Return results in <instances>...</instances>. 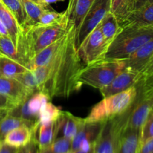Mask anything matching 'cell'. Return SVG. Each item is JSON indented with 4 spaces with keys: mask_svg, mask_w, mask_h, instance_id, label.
Instances as JSON below:
<instances>
[{
    "mask_svg": "<svg viewBox=\"0 0 153 153\" xmlns=\"http://www.w3.org/2000/svg\"><path fill=\"white\" fill-rule=\"evenodd\" d=\"M75 35L73 27L67 25L61 44L51 61L44 65L46 76L40 91L50 99L68 97L82 88L78 76L85 66L75 45Z\"/></svg>",
    "mask_w": 153,
    "mask_h": 153,
    "instance_id": "6da1fadb",
    "label": "cell"
},
{
    "mask_svg": "<svg viewBox=\"0 0 153 153\" xmlns=\"http://www.w3.org/2000/svg\"><path fill=\"white\" fill-rule=\"evenodd\" d=\"M153 38V27L126 26L121 28L105 55L107 61H123Z\"/></svg>",
    "mask_w": 153,
    "mask_h": 153,
    "instance_id": "7a4b0ae2",
    "label": "cell"
},
{
    "mask_svg": "<svg viewBox=\"0 0 153 153\" xmlns=\"http://www.w3.org/2000/svg\"><path fill=\"white\" fill-rule=\"evenodd\" d=\"M137 93V87L133 86L123 92L105 97L92 108L89 114L85 118V121L86 123L104 122L123 114L134 104Z\"/></svg>",
    "mask_w": 153,
    "mask_h": 153,
    "instance_id": "3957f363",
    "label": "cell"
},
{
    "mask_svg": "<svg viewBox=\"0 0 153 153\" xmlns=\"http://www.w3.org/2000/svg\"><path fill=\"white\" fill-rule=\"evenodd\" d=\"M124 70L123 61L102 60L93 64L85 66L78 76L81 85H88L97 89H102Z\"/></svg>",
    "mask_w": 153,
    "mask_h": 153,
    "instance_id": "277c9868",
    "label": "cell"
},
{
    "mask_svg": "<svg viewBox=\"0 0 153 153\" xmlns=\"http://www.w3.org/2000/svg\"><path fill=\"white\" fill-rule=\"evenodd\" d=\"M130 108L123 114L105 122L94 142V153H117L120 137L126 126Z\"/></svg>",
    "mask_w": 153,
    "mask_h": 153,
    "instance_id": "5b68a950",
    "label": "cell"
},
{
    "mask_svg": "<svg viewBox=\"0 0 153 153\" xmlns=\"http://www.w3.org/2000/svg\"><path fill=\"white\" fill-rule=\"evenodd\" d=\"M108 46L98 25L78 49L79 58L85 66L102 61Z\"/></svg>",
    "mask_w": 153,
    "mask_h": 153,
    "instance_id": "8992f818",
    "label": "cell"
},
{
    "mask_svg": "<svg viewBox=\"0 0 153 153\" xmlns=\"http://www.w3.org/2000/svg\"><path fill=\"white\" fill-rule=\"evenodd\" d=\"M110 7L111 0H93L92 4L75 37L76 49H79L90 33L95 29L102 18L110 11Z\"/></svg>",
    "mask_w": 153,
    "mask_h": 153,
    "instance_id": "52a82bcc",
    "label": "cell"
},
{
    "mask_svg": "<svg viewBox=\"0 0 153 153\" xmlns=\"http://www.w3.org/2000/svg\"><path fill=\"white\" fill-rule=\"evenodd\" d=\"M50 97L42 91H37L30 96L22 104L10 110L7 114L37 122L40 111Z\"/></svg>",
    "mask_w": 153,
    "mask_h": 153,
    "instance_id": "ba28073f",
    "label": "cell"
},
{
    "mask_svg": "<svg viewBox=\"0 0 153 153\" xmlns=\"http://www.w3.org/2000/svg\"><path fill=\"white\" fill-rule=\"evenodd\" d=\"M140 79V73L124 69L111 83L100 89L103 98L123 92L131 87L135 86Z\"/></svg>",
    "mask_w": 153,
    "mask_h": 153,
    "instance_id": "9c48e42d",
    "label": "cell"
},
{
    "mask_svg": "<svg viewBox=\"0 0 153 153\" xmlns=\"http://www.w3.org/2000/svg\"><path fill=\"white\" fill-rule=\"evenodd\" d=\"M153 56V38L140 46L126 59L123 60L124 69L141 73Z\"/></svg>",
    "mask_w": 153,
    "mask_h": 153,
    "instance_id": "30bf717a",
    "label": "cell"
},
{
    "mask_svg": "<svg viewBox=\"0 0 153 153\" xmlns=\"http://www.w3.org/2000/svg\"><path fill=\"white\" fill-rule=\"evenodd\" d=\"M92 2V0H69L68 6L65 10L67 18V25L73 27L76 32V35Z\"/></svg>",
    "mask_w": 153,
    "mask_h": 153,
    "instance_id": "8fae6325",
    "label": "cell"
},
{
    "mask_svg": "<svg viewBox=\"0 0 153 153\" xmlns=\"http://www.w3.org/2000/svg\"><path fill=\"white\" fill-rule=\"evenodd\" d=\"M0 94L9 97L19 105L32 95L33 93L16 79L0 76Z\"/></svg>",
    "mask_w": 153,
    "mask_h": 153,
    "instance_id": "7c38bea8",
    "label": "cell"
},
{
    "mask_svg": "<svg viewBox=\"0 0 153 153\" xmlns=\"http://www.w3.org/2000/svg\"><path fill=\"white\" fill-rule=\"evenodd\" d=\"M84 122L82 118L75 117L68 111H63L57 120L56 138L63 137L73 140Z\"/></svg>",
    "mask_w": 153,
    "mask_h": 153,
    "instance_id": "4fadbf2b",
    "label": "cell"
},
{
    "mask_svg": "<svg viewBox=\"0 0 153 153\" xmlns=\"http://www.w3.org/2000/svg\"><path fill=\"white\" fill-rule=\"evenodd\" d=\"M120 25L121 28L126 26L153 27V3L133 10Z\"/></svg>",
    "mask_w": 153,
    "mask_h": 153,
    "instance_id": "5bb4252c",
    "label": "cell"
},
{
    "mask_svg": "<svg viewBox=\"0 0 153 153\" xmlns=\"http://www.w3.org/2000/svg\"><path fill=\"white\" fill-rule=\"evenodd\" d=\"M105 122V121L97 123H86L85 121L72 140L71 150L74 152L79 150L81 143L84 140H88L91 143H94Z\"/></svg>",
    "mask_w": 153,
    "mask_h": 153,
    "instance_id": "9a60e30c",
    "label": "cell"
},
{
    "mask_svg": "<svg viewBox=\"0 0 153 153\" xmlns=\"http://www.w3.org/2000/svg\"><path fill=\"white\" fill-rule=\"evenodd\" d=\"M57 121L43 124H36L34 128L33 140L38 149L47 147L56 139Z\"/></svg>",
    "mask_w": 153,
    "mask_h": 153,
    "instance_id": "2e32d148",
    "label": "cell"
},
{
    "mask_svg": "<svg viewBox=\"0 0 153 153\" xmlns=\"http://www.w3.org/2000/svg\"><path fill=\"white\" fill-rule=\"evenodd\" d=\"M140 140V131L126 127L120 137L117 153H138Z\"/></svg>",
    "mask_w": 153,
    "mask_h": 153,
    "instance_id": "e0dca14e",
    "label": "cell"
},
{
    "mask_svg": "<svg viewBox=\"0 0 153 153\" xmlns=\"http://www.w3.org/2000/svg\"><path fill=\"white\" fill-rule=\"evenodd\" d=\"M34 137V129L26 126H21L12 130L4 137L3 143L19 149L28 145Z\"/></svg>",
    "mask_w": 153,
    "mask_h": 153,
    "instance_id": "ac0fdd59",
    "label": "cell"
},
{
    "mask_svg": "<svg viewBox=\"0 0 153 153\" xmlns=\"http://www.w3.org/2000/svg\"><path fill=\"white\" fill-rule=\"evenodd\" d=\"M0 20L7 29L10 38L14 46H16L18 39L22 31V28L19 25L17 21L10 10L4 6L0 0Z\"/></svg>",
    "mask_w": 153,
    "mask_h": 153,
    "instance_id": "d6986e66",
    "label": "cell"
},
{
    "mask_svg": "<svg viewBox=\"0 0 153 153\" xmlns=\"http://www.w3.org/2000/svg\"><path fill=\"white\" fill-rule=\"evenodd\" d=\"M36 124L37 122L35 121L28 120L23 118L7 114L0 121V142H3L4 137L12 130L25 126L34 129Z\"/></svg>",
    "mask_w": 153,
    "mask_h": 153,
    "instance_id": "ffe728a7",
    "label": "cell"
},
{
    "mask_svg": "<svg viewBox=\"0 0 153 153\" xmlns=\"http://www.w3.org/2000/svg\"><path fill=\"white\" fill-rule=\"evenodd\" d=\"M99 25L105 40L109 45L121 29L117 19L111 11L102 18Z\"/></svg>",
    "mask_w": 153,
    "mask_h": 153,
    "instance_id": "44dd1931",
    "label": "cell"
},
{
    "mask_svg": "<svg viewBox=\"0 0 153 153\" xmlns=\"http://www.w3.org/2000/svg\"><path fill=\"white\" fill-rule=\"evenodd\" d=\"M28 69L17 61L0 55V76L15 79Z\"/></svg>",
    "mask_w": 153,
    "mask_h": 153,
    "instance_id": "7402d4cb",
    "label": "cell"
},
{
    "mask_svg": "<svg viewBox=\"0 0 153 153\" xmlns=\"http://www.w3.org/2000/svg\"><path fill=\"white\" fill-rule=\"evenodd\" d=\"M22 2L27 16L26 24L25 27L37 25L42 14L46 10L51 9L49 5H43L31 0H22Z\"/></svg>",
    "mask_w": 153,
    "mask_h": 153,
    "instance_id": "603a6c76",
    "label": "cell"
},
{
    "mask_svg": "<svg viewBox=\"0 0 153 153\" xmlns=\"http://www.w3.org/2000/svg\"><path fill=\"white\" fill-rule=\"evenodd\" d=\"M135 0H111L110 11L120 24L134 10Z\"/></svg>",
    "mask_w": 153,
    "mask_h": 153,
    "instance_id": "cb8c5ba5",
    "label": "cell"
},
{
    "mask_svg": "<svg viewBox=\"0 0 153 153\" xmlns=\"http://www.w3.org/2000/svg\"><path fill=\"white\" fill-rule=\"evenodd\" d=\"M63 37H64V36H63ZM63 37H61V38H60L59 40L54 42V43H52L51 45L48 46L47 47L42 49L40 52H38V53L34 56L32 62V69L37 67H41V66L46 65V64H47L48 63L51 61L52 57L54 56L55 52H57L58 49L59 48L60 45L61 44ZM32 69H31V70H32Z\"/></svg>",
    "mask_w": 153,
    "mask_h": 153,
    "instance_id": "d4e9b609",
    "label": "cell"
},
{
    "mask_svg": "<svg viewBox=\"0 0 153 153\" xmlns=\"http://www.w3.org/2000/svg\"><path fill=\"white\" fill-rule=\"evenodd\" d=\"M63 111L60 108L50 102L45 104L40 111L37 117V124L47 123L50 122H55L59 119Z\"/></svg>",
    "mask_w": 153,
    "mask_h": 153,
    "instance_id": "484cf974",
    "label": "cell"
},
{
    "mask_svg": "<svg viewBox=\"0 0 153 153\" xmlns=\"http://www.w3.org/2000/svg\"><path fill=\"white\" fill-rule=\"evenodd\" d=\"M1 2L13 15L21 28H24L26 24L27 16L22 0H1Z\"/></svg>",
    "mask_w": 153,
    "mask_h": 153,
    "instance_id": "4316f807",
    "label": "cell"
},
{
    "mask_svg": "<svg viewBox=\"0 0 153 153\" xmlns=\"http://www.w3.org/2000/svg\"><path fill=\"white\" fill-rule=\"evenodd\" d=\"M135 86L138 92H145L153 88V56L140 73V79Z\"/></svg>",
    "mask_w": 153,
    "mask_h": 153,
    "instance_id": "83f0119b",
    "label": "cell"
},
{
    "mask_svg": "<svg viewBox=\"0 0 153 153\" xmlns=\"http://www.w3.org/2000/svg\"><path fill=\"white\" fill-rule=\"evenodd\" d=\"M0 55L14 60L22 64L17 49L10 37L0 35Z\"/></svg>",
    "mask_w": 153,
    "mask_h": 153,
    "instance_id": "f1b7e54d",
    "label": "cell"
},
{
    "mask_svg": "<svg viewBox=\"0 0 153 153\" xmlns=\"http://www.w3.org/2000/svg\"><path fill=\"white\" fill-rule=\"evenodd\" d=\"M66 20H67L66 11L58 13L51 8L42 14L37 25H42V26H48V25L61 23Z\"/></svg>",
    "mask_w": 153,
    "mask_h": 153,
    "instance_id": "f546056e",
    "label": "cell"
},
{
    "mask_svg": "<svg viewBox=\"0 0 153 153\" xmlns=\"http://www.w3.org/2000/svg\"><path fill=\"white\" fill-rule=\"evenodd\" d=\"M72 140L66 137H57L49 146L38 149L40 153H66L71 149Z\"/></svg>",
    "mask_w": 153,
    "mask_h": 153,
    "instance_id": "4dcf8cb0",
    "label": "cell"
},
{
    "mask_svg": "<svg viewBox=\"0 0 153 153\" xmlns=\"http://www.w3.org/2000/svg\"><path fill=\"white\" fill-rule=\"evenodd\" d=\"M151 138H153V109L148 115L140 129V146Z\"/></svg>",
    "mask_w": 153,
    "mask_h": 153,
    "instance_id": "1f68e13d",
    "label": "cell"
},
{
    "mask_svg": "<svg viewBox=\"0 0 153 153\" xmlns=\"http://www.w3.org/2000/svg\"><path fill=\"white\" fill-rule=\"evenodd\" d=\"M18 104L9 97L0 94V110H12L17 107Z\"/></svg>",
    "mask_w": 153,
    "mask_h": 153,
    "instance_id": "d6a6232c",
    "label": "cell"
},
{
    "mask_svg": "<svg viewBox=\"0 0 153 153\" xmlns=\"http://www.w3.org/2000/svg\"><path fill=\"white\" fill-rule=\"evenodd\" d=\"M37 151H38L37 145L32 140L28 145L19 148L16 153H37Z\"/></svg>",
    "mask_w": 153,
    "mask_h": 153,
    "instance_id": "836d02e7",
    "label": "cell"
},
{
    "mask_svg": "<svg viewBox=\"0 0 153 153\" xmlns=\"http://www.w3.org/2000/svg\"><path fill=\"white\" fill-rule=\"evenodd\" d=\"M153 152V138L141 144L139 148L138 153H152Z\"/></svg>",
    "mask_w": 153,
    "mask_h": 153,
    "instance_id": "e575fe53",
    "label": "cell"
},
{
    "mask_svg": "<svg viewBox=\"0 0 153 153\" xmlns=\"http://www.w3.org/2000/svg\"><path fill=\"white\" fill-rule=\"evenodd\" d=\"M18 148L9 146L4 143H1L0 146V153H16L18 151Z\"/></svg>",
    "mask_w": 153,
    "mask_h": 153,
    "instance_id": "d590c367",
    "label": "cell"
},
{
    "mask_svg": "<svg viewBox=\"0 0 153 153\" xmlns=\"http://www.w3.org/2000/svg\"><path fill=\"white\" fill-rule=\"evenodd\" d=\"M153 3V0H135V4H134V10L138 9L143 6L146 4Z\"/></svg>",
    "mask_w": 153,
    "mask_h": 153,
    "instance_id": "8d00e7d4",
    "label": "cell"
},
{
    "mask_svg": "<svg viewBox=\"0 0 153 153\" xmlns=\"http://www.w3.org/2000/svg\"><path fill=\"white\" fill-rule=\"evenodd\" d=\"M0 35L4 36V37H10L7 29H6V28L4 27V25L2 24V22H1V20H0Z\"/></svg>",
    "mask_w": 153,
    "mask_h": 153,
    "instance_id": "74e56055",
    "label": "cell"
},
{
    "mask_svg": "<svg viewBox=\"0 0 153 153\" xmlns=\"http://www.w3.org/2000/svg\"><path fill=\"white\" fill-rule=\"evenodd\" d=\"M44 4H47V5H49L50 4H52V3H56L58 2V1H63L64 0H43Z\"/></svg>",
    "mask_w": 153,
    "mask_h": 153,
    "instance_id": "f35d334b",
    "label": "cell"
},
{
    "mask_svg": "<svg viewBox=\"0 0 153 153\" xmlns=\"http://www.w3.org/2000/svg\"><path fill=\"white\" fill-rule=\"evenodd\" d=\"M8 111V110H0V121L7 114Z\"/></svg>",
    "mask_w": 153,
    "mask_h": 153,
    "instance_id": "ab89813d",
    "label": "cell"
},
{
    "mask_svg": "<svg viewBox=\"0 0 153 153\" xmlns=\"http://www.w3.org/2000/svg\"><path fill=\"white\" fill-rule=\"evenodd\" d=\"M31 1H34V2H36V3H38V4H43V5H47V4H44V2H43V0H31Z\"/></svg>",
    "mask_w": 153,
    "mask_h": 153,
    "instance_id": "60d3db41",
    "label": "cell"
},
{
    "mask_svg": "<svg viewBox=\"0 0 153 153\" xmlns=\"http://www.w3.org/2000/svg\"><path fill=\"white\" fill-rule=\"evenodd\" d=\"M76 153H94V149H93L92 150L90 151V152H84V151H82L80 150V149H79L78 151H76Z\"/></svg>",
    "mask_w": 153,
    "mask_h": 153,
    "instance_id": "b9f144b4",
    "label": "cell"
},
{
    "mask_svg": "<svg viewBox=\"0 0 153 153\" xmlns=\"http://www.w3.org/2000/svg\"><path fill=\"white\" fill-rule=\"evenodd\" d=\"M66 153H76V152H74V151H73V150H71V149H70V151H68V152H66Z\"/></svg>",
    "mask_w": 153,
    "mask_h": 153,
    "instance_id": "7bdbcfd3",
    "label": "cell"
},
{
    "mask_svg": "<svg viewBox=\"0 0 153 153\" xmlns=\"http://www.w3.org/2000/svg\"><path fill=\"white\" fill-rule=\"evenodd\" d=\"M1 143H2V142H0V146H1Z\"/></svg>",
    "mask_w": 153,
    "mask_h": 153,
    "instance_id": "ee69618b",
    "label": "cell"
},
{
    "mask_svg": "<svg viewBox=\"0 0 153 153\" xmlns=\"http://www.w3.org/2000/svg\"><path fill=\"white\" fill-rule=\"evenodd\" d=\"M37 153H40V152H39V150L38 151H37Z\"/></svg>",
    "mask_w": 153,
    "mask_h": 153,
    "instance_id": "f6af8a7d",
    "label": "cell"
},
{
    "mask_svg": "<svg viewBox=\"0 0 153 153\" xmlns=\"http://www.w3.org/2000/svg\"><path fill=\"white\" fill-rule=\"evenodd\" d=\"M92 1H93V0H92Z\"/></svg>",
    "mask_w": 153,
    "mask_h": 153,
    "instance_id": "bcb514c9",
    "label": "cell"
},
{
    "mask_svg": "<svg viewBox=\"0 0 153 153\" xmlns=\"http://www.w3.org/2000/svg\"><path fill=\"white\" fill-rule=\"evenodd\" d=\"M152 153H153V152H152Z\"/></svg>",
    "mask_w": 153,
    "mask_h": 153,
    "instance_id": "7dc6e473",
    "label": "cell"
},
{
    "mask_svg": "<svg viewBox=\"0 0 153 153\" xmlns=\"http://www.w3.org/2000/svg\"><path fill=\"white\" fill-rule=\"evenodd\" d=\"M152 109H153V108H152Z\"/></svg>",
    "mask_w": 153,
    "mask_h": 153,
    "instance_id": "c3c4849f",
    "label": "cell"
}]
</instances>
